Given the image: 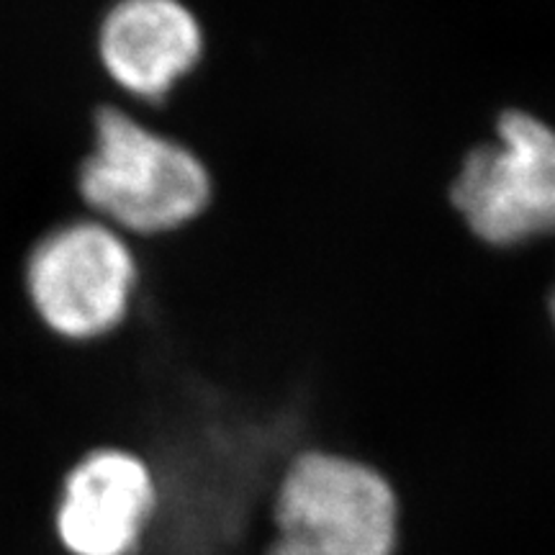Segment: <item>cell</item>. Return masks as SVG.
I'll list each match as a JSON object with an SVG mask.
<instances>
[{"instance_id":"6da1fadb","label":"cell","mask_w":555,"mask_h":555,"mask_svg":"<svg viewBox=\"0 0 555 555\" xmlns=\"http://www.w3.org/2000/svg\"><path fill=\"white\" fill-rule=\"evenodd\" d=\"M75 191L88 217L106 221L131 242H150L196 221L211 201V176L191 147L165 134L119 101L90 116Z\"/></svg>"},{"instance_id":"7a4b0ae2","label":"cell","mask_w":555,"mask_h":555,"mask_svg":"<svg viewBox=\"0 0 555 555\" xmlns=\"http://www.w3.org/2000/svg\"><path fill=\"white\" fill-rule=\"evenodd\" d=\"M270 525L266 555H393L399 499L367 463L304 450L278 478Z\"/></svg>"},{"instance_id":"3957f363","label":"cell","mask_w":555,"mask_h":555,"mask_svg":"<svg viewBox=\"0 0 555 555\" xmlns=\"http://www.w3.org/2000/svg\"><path fill=\"white\" fill-rule=\"evenodd\" d=\"M139 278L134 242L88 214L47 232L26 262L34 311L73 345L103 343L127 324Z\"/></svg>"},{"instance_id":"277c9868","label":"cell","mask_w":555,"mask_h":555,"mask_svg":"<svg viewBox=\"0 0 555 555\" xmlns=\"http://www.w3.org/2000/svg\"><path fill=\"white\" fill-rule=\"evenodd\" d=\"M450 204L489 247L555 240V129L525 111H504L494 139L463 157Z\"/></svg>"},{"instance_id":"5b68a950","label":"cell","mask_w":555,"mask_h":555,"mask_svg":"<svg viewBox=\"0 0 555 555\" xmlns=\"http://www.w3.org/2000/svg\"><path fill=\"white\" fill-rule=\"evenodd\" d=\"M159 509L155 470L129 448H88L67 468L54 535L67 555H139Z\"/></svg>"},{"instance_id":"8992f818","label":"cell","mask_w":555,"mask_h":555,"mask_svg":"<svg viewBox=\"0 0 555 555\" xmlns=\"http://www.w3.org/2000/svg\"><path fill=\"white\" fill-rule=\"evenodd\" d=\"M204 52V26L185 0H114L93 37L101 75L129 108L159 106Z\"/></svg>"},{"instance_id":"52a82bcc","label":"cell","mask_w":555,"mask_h":555,"mask_svg":"<svg viewBox=\"0 0 555 555\" xmlns=\"http://www.w3.org/2000/svg\"><path fill=\"white\" fill-rule=\"evenodd\" d=\"M551 317H553V324H555V291H553V296H551Z\"/></svg>"}]
</instances>
